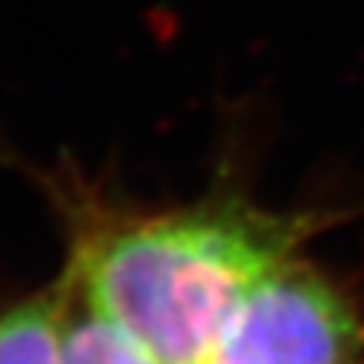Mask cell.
<instances>
[{"label":"cell","instance_id":"cell-4","mask_svg":"<svg viewBox=\"0 0 364 364\" xmlns=\"http://www.w3.org/2000/svg\"><path fill=\"white\" fill-rule=\"evenodd\" d=\"M66 276V272H63ZM69 282V276H66ZM60 364H164L127 330L95 313L69 282Z\"/></svg>","mask_w":364,"mask_h":364},{"label":"cell","instance_id":"cell-5","mask_svg":"<svg viewBox=\"0 0 364 364\" xmlns=\"http://www.w3.org/2000/svg\"><path fill=\"white\" fill-rule=\"evenodd\" d=\"M347 364H364V344L358 347V353H355V355H353V358H350Z\"/></svg>","mask_w":364,"mask_h":364},{"label":"cell","instance_id":"cell-3","mask_svg":"<svg viewBox=\"0 0 364 364\" xmlns=\"http://www.w3.org/2000/svg\"><path fill=\"white\" fill-rule=\"evenodd\" d=\"M69 307L66 276L6 313H0V364H60Z\"/></svg>","mask_w":364,"mask_h":364},{"label":"cell","instance_id":"cell-1","mask_svg":"<svg viewBox=\"0 0 364 364\" xmlns=\"http://www.w3.org/2000/svg\"><path fill=\"white\" fill-rule=\"evenodd\" d=\"M72 230L75 293L164 364H201L235 307L296 258L316 215H282L241 198L169 210L115 207L83 181H55Z\"/></svg>","mask_w":364,"mask_h":364},{"label":"cell","instance_id":"cell-2","mask_svg":"<svg viewBox=\"0 0 364 364\" xmlns=\"http://www.w3.org/2000/svg\"><path fill=\"white\" fill-rule=\"evenodd\" d=\"M361 344L353 304L290 258L250 290L201 364H347Z\"/></svg>","mask_w":364,"mask_h":364}]
</instances>
